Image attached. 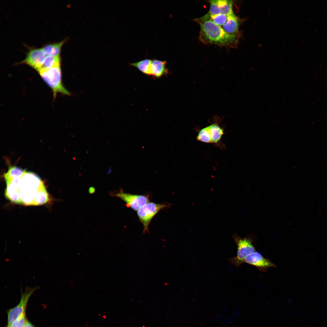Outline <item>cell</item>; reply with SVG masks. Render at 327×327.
Wrapping results in <instances>:
<instances>
[{
  "label": "cell",
  "instance_id": "8",
  "mask_svg": "<svg viewBox=\"0 0 327 327\" xmlns=\"http://www.w3.org/2000/svg\"><path fill=\"white\" fill-rule=\"evenodd\" d=\"M47 55L42 48H31L27 53L25 59L20 63L26 64L38 71Z\"/></svg>",
  "mask_w": 327,
  "mask_h": 327
},
{
  "label": "cell",
  "instance_id": "6",
  "mask_svg": "<svg viewBox=\"0 0 327 327\" xmlns=\"http://www.w3.org/2000/svg\"><path fill=\"white\" fill-rule=\"evenodd\" d=\"M38 288V286L34 288L27 286L24 292L21 290V298L19 303L7 312L8 322L7 327H8L14 321L25 312L28 302L30 297Z\"/></svg>",
  "mask_w": 327,
  "mask_h": 327
},
{
  "label": "cell",
  "instance_id": "3",
  "mask_svg": "<svg viewBox=\"0 0 327 327\" xmlns=\"http://www.w3.org/2000/svg\"><path fill=\"white\" fill-rule=\"evenodd\" d=\"M38 72L41 78L52 90L54 99L58 93L67 95L70 94L62 83L61 64Z\"/></svg>",
  "mask_w": 327,
  "mask_h": 327
},
{
  "label": "cell",
  "instance_id": "5",
  "mask_svg": "<svg viewBox=\"0 0 327 327\" xmlns=\"http://www.w3.org/2000/svg\"><path fill=\"white\" fill-rule=\"evenodd\" d=\"M168 206L164 204L149 202L137 211L139 220L143 226L144 233L148 232L149 224L155 215L160 211Z\"/></svg>",
  "mask_w": 327,
  "mask_h": 327
},
{
  "label": "cell",
  "instance_id": "18",
  "mask_svg": "<svg viewBox=\"0 0 327 327\" xmlns=\"http://www.w3.org/2000/svg\"><path fill=\"white\" fill-rule=\"evenodd\" d=\"M61 58L60 56L47 55L45 57L42 66L39 71L44 69L49 68L54 66L60 64H61Z\"/></svg>",
  "mask_w": 327,
  "mask_h": 327
},
{
  "label": "cell",
  "instance_id": "17",
  "mask_svg": "<svg viewBox=\"0 0 327 327\" xmlns=\"http://www.w3.org/2000/svg\"><path fill=\"white\" fill-rule=\"evenodd\" d=\"M5 196L9 200L17 204H20L19 195L18 190L10 184L6 185Z\"/></svg>",
  "mask_w": 327,
  "mask_h": 327
},
{
  "label": "cell",
  "instance_id": "12",
  "mask_svg": "<svg viewBox=\"0 0 327 327\" xmlns=\"http://www.w3.org/2000/svg\"><path fill=\"white\" fill-rule=\"evenodd\" d=\"M221 27L229 35L239 36L238 19L234 13L228 16L226 22Z\"/></svg>",
  "mask_w": 327,
  "mask_h": 327
},
{
  "label": "cell",
  "instance_id": "19",
  "mask_svg": "<svg viewBox=\"0 0 327 327\" xmlns=\"http://www.w3.org/2000/svg\"><path fill=\"white\" fill-rule=\"evenodd\" d=\"M49 199L48 193L45 187L38 192L35 199L34 205L44 204L48 202Z\"/></svg>",
  "mask_w": 327,
  "mask_h": 327
},
{
  "label": "cell",
  "instance_id": "9",
  "mask_svg": "<svg viewBox=\"0 0 327 327\" xmlns=\"http://www.w3.org/2000/svg\"><path fill=\"white\" fill-rule=\"evenodd\" d=\"M244 263L254 266L263 272H266L270 267H276L269 259L256 251L248 255L245 259Z\"/></svg>",
  "mask_w": 327,
  "mask_h": 327
},
{
  "label": "cell",
  "instance_id": "23",
  "mask_svg": "<svg viewBox=\"0 0 327 327\" xmlns=\"http://www.w3.org/2000/svg\"><path fill=\"white\" fill-rule=\"evenodd\" d=\"M24 327H35L32 323L27 320Z\"/></svg>",
  "mask_w": 327,
  "mask_h": 327
},
{
  "label": "cell",
  "instance_id": "11",
  "mask_svg": "<svg viewBox=\"0 0 327 327\" xmlns=\"http://www.w3.org/2000/svg\"><path fill=\"white\" fill-rule=\"evenodd\" d=\"M151 76L154 78H160L167 75L169 73L167 67V61L154 59H152L151 64Z\"/></svg>",
  "mask_w": 327,
  "mask_h": 327
},
{
  "label": "cell",
  "instance_id": "25",
  "mask_svg": "<svg viewBox=\"0 0 327 327\" xmlns=\"http://www.w3.org/2000/svg\"><path fill=\"white\" fill-rule=\"evenodd\" d=\"M294 314H295V312H291L290 315L291 316H292V315H293Z\"/></svg>",
  "mask_w": 327,
  "mask_h": 327
},
{
  "label": "cell",
  "instance_id": "1",
  "mask_svg": "<svg viewBox=\"0 0 327 327\" xmlns=\"http://www.w3.org/2000/svg\"><path fill=\"white\" fill-rule=\"evenodd\" d=\"M195 21L200 26L199 39L203 43L231 48L237 44L239 36L228 34L210 20L203 16Z\"/></svg>",
  "mask_w": 327,
  "mask_h": 327
},
{
  "label": "cell",
  "instance_id": "20",
  "mask_svg": "<svg viewBox=\"0 0 327 327\" xmlns=\"http://www.w3.org/2000/svg\"><path fill=\"white\" fill-rule=\"evenodd\" d=\"M228 16L221 14L212 15L207 13L203 16L210 20L216 25L221 27L226 22Z\"/></svg>",
  "mask_w": 327,
  "mask_h": 327
},
{
  "label": "cell",
  "instance_id": "16",
  "mask_svg": "<svg viewBox=\"0 0 327 327\" xmlns=\"http://www.w3.org/2000/svg\"><path fill=\"white\" fill-rule=\"evenodd\" d=\"M26 172L25 170L19 167L15 166L10 167L7 172L4 175L6 184L14 179L21 178Z\"/></svg>",
  "mask_w": 327,
  "mask_h": 327
},
{
  "label": "cell",
  "instance_id": "2",
  "mask_svg": "<svg viewBox=\"0 0 327 327\" xmlns=\"http://www.w3.org/2000/svg\"><path fill=\"white\" fill-rule=\"evenodd\" d=\"M45 187L43 182L37 175L26 172L21 177L18 189L21 201L25 204H32L38 191Z\"/></svg>",
  "mask_w": 327,
  "mask_h": 327
},
{
  "label": "cell",
  "instance_id": "4",
  "mask_svg": "<svg viewBox=\"0 0 327 327\" xmlns=\"http://www.w3.org/2000/svg\"><path fill=\"white\" fill-rule=\"evenodd\" d=\"M237 246L236 256L228 259V261L236 267L243 263L245 258L249 255L256 251L253 244L252 238L241 237L236 235L233 236Z\"/></svg>",
  "mask_w": 327,
  "mask_h": 327
},
{
  "label": "cell",
  "instance_id": "7",
  "mask_svg": "<svg viewBox=\"0 0 327 327\" xmlns=\"http://www.w3.org/2000/svg\"><path fill=\"white\" fill-rule=\"evenodd\" d=\"M116 196L124 201L127 206L135 211H137L149 202L148 196L131 194L125 193L121 190L117 193Z\"/></svg>",
  "mask_w": 327,
  "mask_h": 327
},
{
  "label": "cell",
  "instance_id": "14",
  "mask_svg": "<svg viewBox=\"0 0 327 327\" xmlns=\"http://www.w3.org/2000/svg\"><path fill=\"white\" fill-rule=\"evenodd\" d=\"M152 60L145 59L131 63L130 65L136 68L140 72L148 76H151V64Z\"/></svg>",
  "mask_w": 327,
  "mask_h": 327
},
{
  "label": "cell",
  "instance_id": "22",
  "mask_svg": "<svg viewBox=\"0 0 327 327\" xmlns=\"http://www.w3.org/2000/svg\"><path fill=\"white\" fill-rule=\"evenodd\" d=\"M27 321L25 312L14 321L8 327H24Z\"/></svg>",
  "mask_w": 327,
  "mask_h": 327
},
{
  "label": "cell",
  "instance_id": "13",
  "mask_svg": "<svg viewBox=\"0 0 327 327\" xmlns=\"http://www.w3.org/2000/svg\"><path fill=\"white\" fill-rule=\"evenodd\" d=\"M212 143L218 144L224 134V130L218 124L214 123L208 126Z\"/></svg>",
  "mask_w": 327,
  "mask_h": 327
},
{
  "label": "cell",
  "instance_id": "15",
  "mask_svg": "<svg viewBox=\"0 0 327 327\" xmlns=\"http://www.w3.org/2000/svg\"><path fill=\"white\" fill-rule=\"evenodd\" d=\"M66 41L65 39L57 43L46 45L42 48L43 49L47 55L60 56L61 48Z\"/></svg>",
  "mask_w": 327,
  "mask_h": 327
},
{
  "label": "cell",
  "instance_id": "10",
  "mask_svg": "<svg viewBox=\"0 0 327 327\" xmlns=\"http://www.w3.org/2000/svg\"><path fill=\"white\" fill-rule=\"evenodd\" d=\"M210 8L208 14L215 15L219 14L229 15L233 14V2L229 0H213L209 1Z\"/></svg>",
  "mask_w": 327,
  "mask_h": 327
},
{
  "label": "cell",
  "instance_id": "21",
  "mask_svg": "<svg viewBox=\"0 0 327 327\" xmlns=\"http://www.w3.org/2000/svg\"><path fill=\"white\" fill-rule=\"evenodd\" d=\"M196 139L197 140L202 142L212 143L208 126L199 131Z\"/></svg>",
  "mask_w": 327,
  "mask_h": 327
},
{
  "label": "cell",
  "instance_id": "24",
  "mask_svg": "<svg viewBox=\"0 0 327 327\" xmlns=\"http://www.w3.org/2000/svg\"><path fill=\"white\" fill-rule=\"evenodd\" d=\"M95 191L94 188L93 187H91L90 188L89 190V193H93Z\"/></svg>",
  "mask_w": 327,
  "mask_h": 327
}]
</instances>
